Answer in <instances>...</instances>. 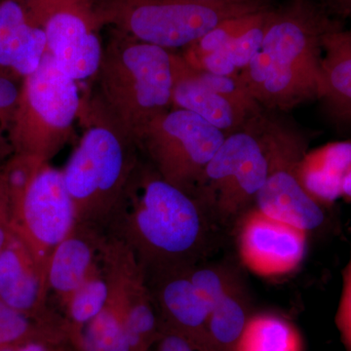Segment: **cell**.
I'll return each mask as SVG.
<instances>
[{"mask_svg": "<svg viewBox=\"0 0 351 351\" xmlns=\"http://www.w3.org/2000/svg\"><path fill=\"white\" fill-rule=\"evenodd\" d=\"M207 215L196 196L138 165L105 232L125 245L149 276L197 265L209 237Z\"/></svg>", "mask_w": 351, "mask_h": 351, "instance_id": "6da1fadb", "label": "cell"}, {"mask_svg": "<svg viewBox=\"0 0 351 351\" xmlns=\"http://www.w3.org/2000/svg\"><path fill=\"white\" fill-rule=\"evenodd\" d=\"M331 27L304 4L269 12L262 48L239 75L252 98L269 108L319 97L323 36Z\"/></svg>", "mask_w": 351, "mask_h": 351, "instance_id": "7a4b0ae2", "label": "cell"}, {"mask_svg": "<svg viewBox=\"0 0 351 351\" xmlns=\"http://www.w3.org/2000/svg\"><path fill=\"white\" fill-rule=\"evenodd\" d=\"M98 73L108 121L136 142L152 120L170 110L175 69L167 49L121 40L104 50Z\"/></svg>", "mask_w": 351, "mask_h": 351, "instance_id": "3957f363", "label": "cell"}, {"mask_svg": "<svg viewBox=\"0 0 351 351\" xmlns=\"http://www.w3.org/2000/svg\"><path fill=\"white\" fill-rule=\"evenodd\" d=\"M137 147L108 120L87 129L63 170L77 225L105 232L140 165Z\"/></svg>", "mask_w": 351, "mask_h": 351, "instance_id": "277c9868", "label": "cell"}, {"mask_svg": "<svg viewBox=\"0 0 351 351\" xmlns=\"http://www.w3.org/2000/svg\"><path fill=\"white\" fill-rule=\"evenodd\" d=\"M80 107L75 80L46 51L38 69L21 84L7 130L12 154L48 163L68 138Z\"/></svg>", "mask_w": 351, "mask_h": 351, "instance_id": "5b68a950", "label": "cell"}, {"mask_svg": "<svg viewBox=\"0 0 351 351\" xmlns=\"http://www.w3.org/2000/svg\"><path fill=\"white\" fill-rule=\"evenodd\" d=\"M98 9L103 23L164 49L189 47L223 21L263 10L252 0H107Z\"/></svg>", "mask_w": 351, "mask_h": 351, "instance_id": "8992f818", "label": "cell"}, {"mask_svg": "<svg viewBox=\"0 0 351 351\" xmlns=\"http://www.w3.org/2000/svg\"><path fill=\"white\" fill-rule=\"evenodd\" d=\"M226 137L199 115L176 108L152 120L137 143L165 181L195 196L207 164Z\"/></svg>", "mask_w": 351, "mask_h": 351, "instance_id": "52a82bcc", "label": "cell"}, {"mask_svg": "<svg viewBox=\"0 0 351 351\" xmlns=\"http://www.w3.org/2000/svg\"><path fill=\"white\" fill-rule=\"evenodd\" d=\"M269 174V161L261 138L246 131L233 132L203 172L195 196L207 211L232 219L256 200Z\"/></svg>", "mask_w": 351, "mask_h": 351, "instance_id": "ba28073f", "label": "cell"}, {"mask_svg": "<svg viewBox=\"0 0 351 351\" xmlns=\"http://www.w3.org/2000/svg\"><path fill=\"white\" fill-rule=\"evenodd\" d=\"M9 206L13 232L47 267L53 251L76 223L63 171L43 164L22 191L9 196Z\"/></svg>", "mask_w": 351, "mask_h": 351, "instance_id": "9c48e42d", "label": "cell"}, {"mask_svg": "<svg viewBox=\"0 0 351 351\" xmlns=\"http://www.w3.org/2000/svg\"><path fill=\"white\" fill-rule=\"evenodd\" d=\"M34 19L43 27L47 52L73 80L98 73L104 49L97 29L103 23L90 0H24Z\"/></svg>", "mask_w": 351, "mask_h": 351, "instance_id": "30bf717a", "label": "cell"}, {"mask_svg": "<svg viewBox=\"0 0 351 351\" xmlns=\"http://www.w3.org/2000/svg\"><path fill=\"white\" fill-rule=\"evenodd\" d=\"M261 140L269 161V174L256 197L258 209L307 232L319 228L325 219L322 206L306 193L298 177V164L304 154L297 138L270 128Z\"/></svg>", "mask_w": 351, "mask_h": 351, "instance_id": "8fae6325", "label": "cell"}, {"mask_svg": "<svg viewBox=\"0 0 351 351\" xmlns=\"http://www.w3.org/2000/svg\"><path fill=\"white\" fill-rule=\"evenodd\" d=\"M307 232L263 213L257 207L245 213L239 230L240 260L262 277L292 274L306 253Z\"/></svg>", "mask_w": 351, "mask_h": 351, "instance_id": "7c38bea8", "label": "cell"}, {"mask_svg": "<svg viewBox=\"0 0 351 351\" xmlns=\"http://www.w3.org/2000/svg\"><path fill=\"white\" fill-rule=\"evenodd\" d=\"M189 267L164 270L145 278L156 308L165 317V326L208 348L206 326L211 308L191 281Z\"/></svg>", "mask_w": 351, "mask_h": 351, "instance_id": "4fadbf2b", "label": "cell"}, {"mask_svg": "<svg viewBox=\"0 0 351 351\" xmlns=\"http://www.w3.org/2000/svg\"><path fill=\"white\" fill-rule=\"evenodd\" d=\"M47 51L46 34L24 0H0V75L23 82Z\"/></svg>", "mask_w": 351, "mask_h": 351, "instance_id": "5bb4252c", "label": "cell"}, {"mask_svg": "<svg viewBox=\"0 0 351 351\" xmlns=\"http://www.w3.org/2000/svg\"><path fill=\"white\" fill-rule=\"evenodd\" d=\"M49 295L47 267L12 230L0 256V301L29 317H39Z\"/></svg>", "mask_w": 351, "mask_h": 351, "instance_id": "9a60e30c", "label": "cell"}, {"mask_svg": "<svg viewBox=\"0 0 351 351\" xmlns=\"http://www.w3.org/2000/svg\"><path fill=\"white\" fill-rule=\"evenodd\" d=\"M105 239L103 230L75 223L53 251L47 265L48 288L63 306L100 265Z\"/></svg>", "mask_w": 351, "mask_h": 351, "instance_id": "2e32d148", "label": "cell"}, {"mask_svg": "<svg viewBox=\"0 0 351 351\" xmlns=\"http://www.w3.org/2000/svg\"><path fill=\"white\" fill-rule=\"evenodd\" d=\"M174 69L173 104L176 108L199 115L226 136V132L232 134L243 124L250 112L203 84L186 59L174 56Z\"/></svg>", "mask_w": 351, "mask_h": 351, "instance_id": "e0dca14e", "label": "cell"}, {"mask_svg": "<svg viewBox=\"0 0 351 351\" xmlns=\"http://www.w3.org/2000/svg\"><path fill=\"white\" fill-rule=\"evenodd\" d=\"M351 168V143H334L304 154L298 177L316 202L331 204L343 196V182Z\"/></svg>", "mask_w": 351, "mask_h": 351, "instance_id": "ac0fdd59", "label": "cell"}, {"mask_svg": "<svg viewBox=\"0 0 351 351\" xmlns=\"http://www.w3.org/2000/svg\"><path fill=\"white\" fill-rule=\"evenodd\" d=\"M319 97L335 112L351 117V34L329 29L323 36Z\"/></svg>", "mask_w": 351, "mask_h": 351, "instance_id": "d6986e66", "label": "cell"}, {"mask_svg": "<svg viewBox=\"0 0 351 351\" xmlns=\"http://www.w3.org/2000/svg\"><path fill=\"white\" fill-rule=\"evenodd\" d=\"M234 351H304L299 329L276 313L251 314Z\"/></svg>", "mask_w": 351, "mask_h": 351, "instance_id": "ffe728a7", "label": "cell"}, {"mask_svg": "<svg viewBox=\"0 0 351 351\" xmlns=\"http://www.w3.org/2000/svg\"><path fill=\"white\" fill-rule=\"evenodd\" d=\"M250 316L248 302L239 283L210 311L206 326L208 348L212 351H234Z\"/></svg>", "mask_w": 351, "mask_h": 351, "instance_id": "44dd1931", "label": "cell"}, {"mask_svg": "<svg viewBox=\"0 0 351 351\" xmlns=\"http://www.w3.org/2000/svg\"><path fill=\"white\" fill-rule=\"evenodd\" d=\"M82 346L85 351H132L123 314L112 294L101 313L84 325Z\"/></svg>", "mask_w": 351, "mask_h": 351, "instance_id": "7402d4cb", "label": "cell"}, {"mask_svg": "<svg viewBox=\"0 0 351 351\" xmlns=\"http://www.w3.org/2000/svg\"><path fill=\"white\" fill-rule=\"evenodd\" d=\"M110 286L101 263L66 304L69 316L76 324L86 325L101 313L110 300Z\"/></svg>", "mask_w": 351, "mask_h": 351, "instance_id": "603a6c76", "label": "cell"}, {"mask_svg": "<svg viewBox=\"0 0 351 351\" xmlns=\"http://www.w3.org/2000/svg\"><path fill=\"white\" fill-rule=\"evenodd\" d=\"M267 11L263 9L258 12L237 16L223 21L199 40L189 46V54L186 59V61H193L202 55L223 49L228 44L232 43L233 39L258 24L267 16Z\"/></svg>", "mask_w": 351, "mask_h": 351, "instance_id": "cb8c5ba5", "label": "cell"}, {"mask_svg": "<svg viewBox=\"0 0 351 351\" xmlns=\"http://www.w3.org/2000/svg\"><path fill=\"white\" fill-rule=\"evenodd\" d=\"M189 274L201 297L211 309L240 283L234 274L218 265H191Z\"/></svg>", "mask_w": 351, "mask_h": 351, "instance_id": "d4e9b609", "label": "cell"}, {"mask_svg": "<svg viewBox=\"0 0 351 351\" xmlns=\"http://www.w3.org/2000/svg\"><path fill=\"white\" fill-rule=\"evenodd\" d=\"M267 15L269 12L258 24L253 25L248 31L233 39L232 43L228 44L225 48L219 50L223 52L228 61L239 71L243 69L260 52L263 45V36H265Z\"/></svg>", "mask_w": 351, "mask_h": 351, "instance_id": "484cf974", "label": "cell"}, {"mask_svg": "<svg viewBox=\"0 0 351 351\" xmlns=\"http://www.w3.org/2000/svg\"><path fill=\"white\" fill-rule=\"evenodd\" d=\"M32 332L31 317L0 301V348L22 343Z\"/></svg>", "mask_w": 351, "mask_h": 351, "instance_id": "4316f807", "label": "cell"}, {"mask_svg": "<svg viewBox=\"0 0 351 351\" xmlns=\"http://www.w3.org/2000/svg\"><path fill=\"white\" fill-rule=\"evenodd\" d=\"M12 149L10 145L0 138V256L12 234L10 206L5 179V162Z\"/></svg>", "mask_w": 351, "mask_h": 351, "instance_id": "83f0119b", "label": "cell"}, {"mask_svg": "<svg viewBox=\"0 0 351 351\" xmlns=\"http://www.w3.org/2000/svg\"><path fill=\"white\" fill-rule=\"evenodd\" d=\"M336 324L346 350L351 351V252L343 271V290L336 314Z\"/></svg>", "mask_w": 351, "mask_h": 351, "instance_id": "f1b7e54d", "label": "cell"}, {"mask_svg": "<svg viewBox=\"0 0 351 351\" xmlns=\"http://www.w3.org/2000/svg\"><path fill=\"white\" fill-rule=\"evenodd\" d=\"M20 89L17 82L0 75V123L7 130L19 100Z\"/></svg>", "mask_w": 351, "mask_h": 351, "instance_id": "f546056e", "label": "cell"}, {"mask_svg": "<svg viewBox=\"0 0 351 351\" xmlns=\"http://www.w3.org/2000/svg\"><path fill=\"white\" fill-rule=\"evenodd\" d=\"M158 351H212L206 346L195 343L181 332L166 327L161 334Z\"/></svg>", "mask_w": 351, "mask_h": 351, "instance_id": "4dcf8cb0", "label": "cell"}, {"mask_svg": "<svg viewBox=\"0 0 351 351\" xmlns=\"http://www.w3.org/2000/svg\"><path fill=\"white\" fill-rule=\"evenodd\" d=\"M332 9L343 16H351V0H330Z\"/></svg>", "mask_w": 351, "mask_h": 351, "instance_id": "1f68e13d", "label": "cell"}, {"mask_svg": "<svg viewBox=\"0 0 351 351\" xmlns=\"http://www.w3.org/2000/svg\"><path fill=\"white\" fill-rule=\"evenodd\" d=\"M343 195L351 199V168L343 179Z\"/></svg>", "mask_w": 351, "mask_h": 351, "instance_id": "d6a6232c", "label": "cell"}, {"mask_svg": "<svg viewBox=\"0 0 351 351\" xmlns=\"http://www.w3.org/2000/svg\"><path fill=\"white\" fill-rule=\"evenodd\" d=\"M18 351H46L43 346L36 343H29L27 345L22 346Z\"/></svg>", "mask_w": 351, "mask_h": 351, "instance_id": "836d02e7", "label": "cell"}, {"mask_svg": "<svg viewBox=\"0 0 351 351\" xmlns=\"http://www.w3.org/2000/svg\"><path fill=\"white\" fill-rule=\"evenodd\" d=\"M0 351H15L13 348H11V346H8V348H0Z\"/></svg>", "mask_w": 351, "mask_h": 351, "instance_id": "e575fe53", "label": "cell"}, {"mask_svg": "<svg viewBox=\"0 0 351 351\" xmlns=\"http://www.w3.org/2000/svg\"><path fill=\"white\" fill-rule=\"evenodd\" d=\"M350 32V34H351V31H350V32Z\"/></svg>", "mask_w": 351, "mask_h": 351, "instance_id": "d590c367", "label": "cell"}]
</instances>
